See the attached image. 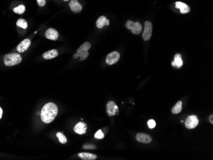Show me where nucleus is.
<instances>
[{"mask_svg":"<svg viewBox=\"0 0 213 160\" xmlns=\"http://www.w3.org/2000/svg\"><path fill=\"white\" fill-rule=\"evenodd\" d=\"M64 1H70V0H64Z\"/></svg>","mask_w":213,"mask_h":160,"instance_id":"obj_30","label":"nucleus"},{"mask_svg":"<svg viewBox=\"0 0 213 160\" xmlns=\"http://www.w3.org/2000/svg\"><path fill=\"white\" fill-rule=\"evenodd\" d=\"M78 156L83 160H95L97 158L96 154L88 152H80L78 154Z\"/></svg>","mask_w":213,"mask_h":160,"instance_id":"obj_16","label":"nucleus"},{"mask_svg":"<svg viewBox=\"0 0 213 160\" xmlns=\"http://www.w3.org/2000/svg\"><path fill=\"white\" fill-rule=\"evenodd\" d=\"M83 148L85 149H95L96 146L93 144H86L83 146Z\"/></svg>","mask_w":213,"mask_h":160,"instance_id":"obj_25","label":"nucleus"},{"mask_svg":"<svg viewBox=\"0 0 213 160\" xmlns=\"http://www.w3.org/2000/svg\"><path fill=\"white\" fill-rule=\"evenodd\" d=\"M119 58H120V54L117 51H113L107 55L106 63L108 65H113L119 60Z\"/></svg>","mask_w":213,"mask_h":160,"instance_id":"obj_7","label":"nucleus"},{"mask_svg":"<svg viewBox=\"0 0 213 160\" xmlns=\"http://www.w3.org/2000/svg\"><path fill=\"white\" fill-rule=\"evenodd\" d=\"M136 140L138 142L143 144H149L152 142V137L146 133H139L136 135Z\"/></svg>","mask_w":213,"mask_h":160,"instance_id":"obj_9","label":"nucleus"},{"mask_svg":"<svg viewBox=\"0 0 213 160\" xmlns=\"http://www.w3.org/2000/svg\"><path fill=\"white\" fill-rule=\"evenodd\" d=\"M31 40L28 38H26L18 45L17 47V50L19 53H24L31 46Z\"/></svg>","mask_w":213,"mask_h":160,"instance_id":"obj_10","label":"nucleus"},{"mask_svg":"<svg viewBox=\"0 0 213 160\" xmlns=\"http://www.w3.org/2000/svg\"><path fill=\"white\" fill-rule=\"evenodd\" d=\"M56 136L59 139V142L63 144H65L67 142V139H66V137L63 135V134L61 132H58L56 133Z\"/></svg>","mask_w":213,"mask_h":160,"instance_id":"obj_21","label":"nucleus"},{"mask_svg":"<svg viewBox=\"0 0 213 160\" xmlns=\"http://www.w3.org/2000/svg\"><path fill=\"white\" fill-rule=\"evenodd\" d=\"M87 124L84 122H80L74 126V132L79 135H83L86 133L87 131Z\"/></svg>","mask_w":213,"mask_h":160,"instance_id":"obj_11","label":"nucleus"},{"mask_svg":"<svg viewBox=\"0 0 213 160\" xmlns=\"http://www.w3.org/2000/svg\"><path fill=\"white\" fill-rule=\"evenodd\" d=\"M107 113L109 116H113L118 114L119 111V108L115 102L110 101L107 103L106 106Z\"/></svg>","mask_w":213,"mask_h":160,"instance_id":"obj_8","label":"nucleus"},{"mask_svg":"<svg viewBox=\"0 0 213 160\" xmlns=\"http://www.w3.org/2000/svg\"><path fill=\"white\" fill-rule=\"evenodd\" d=\"M110 24V21L107 19V17L104 16H101L96 21V26L98 28H102L104 26H109Z\"/></svg>","mask_w":213,"mask_h":160,"instance_id":"obj_15","label":"nucleus"},{"mask_svg":"<svg viewBox=\"0 0 213 160\" xmlns=\"http://www.w3.org/2000/svg\"><path fill=\"white\" fill-rule=\"evenodd\" d=\"M174 63L175 66L177 68H181L183 65V62L182 60V55L180 54H176L174 56Z\"/></svg>","mask_w":213,"mask_h":160,"instance_id":"obj_19","label":"nucleus"},{"mask_svg":"<svg viewBox=\"0 0 213 160\" xmlns=\"http://www.w3.org/2000/svg\"><path fill=\"white\" fill-rule=\"evenodd\" d=\"M199 123V118L195 115H192L186 119L185 121V126L188 129H193L196 128Z\"/></svg>","mask_w":213,"mask_h":160,"instance_id":"obj_5","label":"nucleus"},{"mask_svg":"<svg viewBox=\"0 0 213 160\" xmlns=\"http://www.w3.org/2000/svg\"><path fill=\"white\" fill-rule=\"evenodd\" d=\"M104 133L101 129H99L98 131H97L96 133L95 134V138L96 139H103L104 138Z\"/></svg>","mask_w":213,"mask_h":160,"instance_id":"obj_23","label":"nucleus"},{"mask_svg":"<svg viewBox=\"0 0 213 160\" xmlns=\"http://www.w3.org/2000/svg\"><path fill=\"white\" fill-rule=\"evenodd\" d=\"M45 35L47 38L51 40H56L58 38V32L53 28H48L46 31Z\"/></svg>","mask_w":213,"mask_h":160,"instance_id":"obj_13","label":"nucleus"},{"mask_svg":"<svg viewBox=\"0 0 213 160\" xmlns=\"http://www.w3.org/2000/svg\"><path fill=\"white\" fill-rule=\"evenodd\" d=\"M91 47V44L89 42H84L83 44H82L78 48L77 53L78 54V56L80 58V61H84L86 59L89 55L88 50L90 49Z\"/></svg>","mask_w":213,"mask_h":160,"instance_id":"obj_3","label":"nucleus"},{"mask_svg":"<svg viewBox=\"0 0 213 160\" xmlns=\"http://www.w3.org/2000/svg\"><path fill=\"white\" fill-rule=\"evenodd\" d=\"M175 8L180 9L181 14H187L190 12L189 6L185 3L180 1H177L175 3Z\"/></svg>","mask_w":213,"mask_h":160,"instance_id":"obj_14","label":"nucleus"},{"mask_svg":"<svg viewBox=\"0 0 213 160\" xmlns=\"http://www.w3.org/2000/svg\"><path fill=\"white\" fill-rule=\"evenodd\" d=\"M70 9L74 13H79L83 10V6L77 0H72L69 3Z\"/></svg>","mask_w":213,"mask_h":160,"instance_id":"obj_12","label":"nucleus"},{"mask_svg":"<svg viewBox=\"0 0 213 160\" xmlns=\"http://www.w3.org/2000/svg\"><path fill=\"white\" fill-rule=\"evenodd\" d=\"M2 115H3V110L1 107H0V119L2 117Z\"/></svg>","mask_w":213,"mask_h":160,"instance_id":"obj_28","label":"nucleus"},{"mask_svg":"<svg viewBox=\"0 0 213 160\" xmlns=\"http://www.w3.org/2000/svg\"><path fill=\"white\" fill-rule=\"evenodd\" d=\"M126 27L127 29H130L132 31L133 34L139 35L142 30V25L139 22H134L132 21H128L126 23Z\"/></svg>","mask_w":213,"mask_h":160,"instance_id":"obj_4","label":"nucleus"},{"mask_svg":"<svg viewBox=\"0 0 213 160\" xmlns=\"http://www.w3.org/2000/svg\"><path fill=\"white\" fill-rule=\"evenodd\" d=\"M147 125L149 126V128L150 129H152L154 128L156 126V122L155 120L153 119H150L147 121Z\"/></svg>","mask_w":213,"mask_h":160,"instance_id":"obj_24","label":"nucleus"},{"mask_svg":"<svg viewBox=\"0 0 213 160\" xmlns=\"http://www.w3.org/2000/svg\"><path fill=\"white\" fill-rule=\"evenodd\" d=\"M182 103L181 101H179L176 103V104L172 107V113L174 114H177L180 113L182 110Z\"/></svg>","mask_w":213,"mask_h":160,"instance_id":"obj_18","label":"nucleus"},{"mask_svg":"<svg viewBox=\"0 0 213 160\" xmlns=\"http://www.w3.org/2000/svg\"><path fill=\"white\" fill-rule=\"evenodd\" d=\"M37 3L40 6H43L46 3V0H37Z\"/></svg>","mask_w":213,"mask_h":160,"instance_id":"obj_26","label":"nucleus"},{"mask_svg":"<svg viewBox=\"0 0 213 160\" xmlns=\"http://www.w3.org/2000/svg\"><path fill=\"white\" fill-rule=\"evenodd\" d=\"M58 55V51L56 49H52L46 52L43 54V58L45 59H51L54 58H56Z\"/></svg>","mask_w":213,"mask_h":160,"instance_id":"obj_17","label":"nucleus"},{"mask_svg":"<svg viewBox=\"0 0 213 160\" xmlns=\"http://www.w3.org/2000/svg\"><path fill=\"white\" fill-rule=\"evenodd\" d=\"M152 24L150 21H145L144 30L142 34V38L145 41H149L152 36Z\"/></svg>","mask_w":213,"mask_h":160,"instance_id":"obj_6","label":"nucleus"},{"mask_svg":"<svg viewBox=\"0 0 213 160\" xmlns=\"http://www.w3.org/2000/svg\"><path fill=\"white\" fill-rule=\"evenodd\" d=\"M209 121H210L211 123L212 124H213V115L212 114H211L210 117H209Z\"/></svg>","mask_w":213,"mask_h":160,"instance_id":"obj_27","label":"nucleus"},{"mask_svg":"<svg viewBox=\"0 0 213 160\" xmlns=\"http://www.w3.org/2000/svg\"><path fill=\"white\" fill-rule=\"evenodd\" d=\"M4 64L7 66L17 65L22 61L21 55L18 53H11L6 54L3 58Z\"/></svg>","mask_w":213,"mask_h":160,"instance_id":"obj_2","label":"nucleus"},{"mask_svg":"<svg viewBox=\"0 0 213 160\" xmlns=\"http://www.w3.org/2000/svg\"><path fill=\"white\" fill-rule=\"evenodd\" d=\"M25 10H26L25 6L24 5H21L19 6L16 7V8H15L14 9V12L18 14H22L23 13H24Z\"/></svg>","mask_w":213,"mask_h":160,"instance_id":"obj_22","label":"nucleus"},{"mask_svg":"<svg viewBox=\"0 0 213 160\" xmlns=\"http://www.w3.org/2000/svg\"><path fill=\"white\" fill-rule=\"evenodd\" d=\"M17 26L23 29H26L28 28V23L23 18H20L17 21Z\"/></svg>","mask_w":213,"mask_h":160,"instance_id":"obj_20","label":"nucleus"},{"mask_svg":"<svg viewBox=\"0 0 213 160\" xmlns=\"http://www.w3.org/2000/svg\"><path fill=\"white\" fill-rule=\"evenodd\" d=\"M58 113V108L55 103H46L41 111L40 117L44 123L48 124L54 120Z\"/></svg>","mask_w":213,"mask_h":160,"instance_id":"obj_1","label":"nucleus"},{"mask_svg":"<svg viewBox=\"0 0 213 160\" xmlns=\"http://www.w3.org/2000/svg\"><path fill=\"white\" fill-rule=\"evenodd\" d=\"M78 57H79V56H78V54L76 53V54H75L74 55H73V59H77V58H78Z\"/></svg>","mask_w":213,"mask_h":160,"instance_id":"obj_29","label":"nucleus"}]
</instances>
